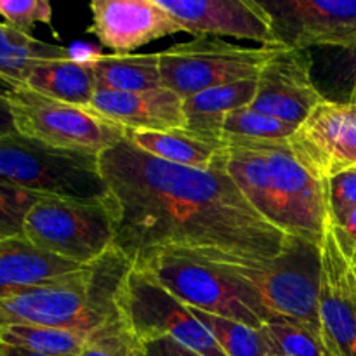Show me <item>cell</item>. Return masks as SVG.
I'll return each mask as SVG.
<instances>
[{
    "label": "cell",
    "instance_id": "1",
    "mask_svg": "<svg viewBox=\"0 0 356 356\" xmlns=\"http://www.w3.org/2000/svg\"><path fill=\"white\" fill-rule=\"evenodd\" d=\"M99 170L118 205L113 247L132 264L179 254L252 268L280 256L292 238L249 204L221 162L211 169L176 165L124 138L101 153Z\"/></svg>",
    "mask_w": 356,
    "mask_h": 356
},
{
    "label": "cell",
    "instance_id": "2",
    "mask_svg": "<svg viewBox=\"0 0 356 356\" xmlns=\"http://www.w3.org/2000/svg\"><path fill=\"white\" fill-rule=\"evenodd\" d=\"M221 165L249 204L280 232L322 245L330 225L327 181L289 141L226 139Z\"/></svg>",
    "mask_w": 356,
    "mask_h": 356
},
{
    "label": "cell",
    "instance_id": "3",
    "mask_svg": "<svg viewBox=\"0 0 356 356\" xmlns=\"http://www.w3.org/2000/svg\"><path fill=\"white\" fill-rule=\"evenodd\" d=\"M132 266L113 247L82 270L0 301V329L37 325L92 334L118 322L122 285Z\"/></svg>",
    "mask_w": 356,
    "mask_h": 356
},
{
    "label": "cell",
    "instance_id": "4",
    "mask_svg": "<svg viewBox=\"0 0 356 356\" xmlns=\"http://www.w3.org/2000/svg\"><path fill=\"white\" fill-rule=\"evenodd\" d=\"M190 308L261 329L271 315L256 289L228 264L179 254H153L134 263Z\"/></svg>",
    "mask_w": 356,
    "mask_h": 356
},
{
    "label": "cell",
    "instance_id": "5",
    "mask_svg": "<svg viewBox=\"0 0 356 356\" xmlns=\"http://www.w3.org/2000/svg\"><path fill=\"white\" fill-rule=\"evenodd\" d=\"M118 205L106 198L42 197L28 212L24 238L37 249L80 266L99 261L113 249Z\"/></svg>",
    "mask_w": 356,
    "mask_h": 356
},
{
    "label": "cell",
    "instance_id": "6",
    "mask_svg": "<svg viewBox=\"0 0 356 356\" xmlns=\"http://www.w3.org/2000/svg\"><path fill=\"white\" fill-rule=\"evenodd\" d=\"M0 183L42 197L106 198L99 156L51 148L17 132L0 138Z\"/></svg>",
    "mask_w": 356,
    "mask_h": 356
},
{
    "label": "cell",
    "instance_id": "7",
    "mask_svg": "<svg viewBox=\"0 0 356 356\" xmlns=\"http://www.w3.org/2000/svg\"><path fill=\"white\" fill-rule=\"evenodd\" d=\"M16 132L63 152L99 156L125 138V129L99 117L89 106H75L42 96L26 86L7 89Z\"/></svg>",
    "mask_w": 356,
    "mask_h": 356
},
{
    "label": "cell",
    "instance_id": "8",
    "mask_svg": "<svg viewBox=\"0 0 356 356\" xmlns=\"http://www.w3.org/2000/svg\"><path fill=\"white\" fill-rule=\"evenodd\" d=\"M228 266L256 289L271 318L294 320L322 336V245L292 236L280 256L259 266Z\"/></svg>",
    "mask_w": 356,
    "mask_h": 356
},
{
    "label": "cell",
    "instance_id": "9",
    "mask_svg": "<svg viewBox=\"0 0 356 356\" xmlns=\"http://www.w3.org/2000/svg\"><path fill=\"white\" fill-rule=\"evenodd\" d=\"M280 47H245L218 37L174 44L159 52L162 87L186 99L211 87L256 79Z\"/></svg>",
    "mask_w": 356,
    "mask_h": 356
},
{
    "label": "cell",
    "instance_id": "10",
    "mask_svg": "<svg viewBox=\"0 0 356 356\" xmlns=\"http://www.w3.org/2000/svg\"><path fill=\"white\" fill-rule=\"evenodd\" d=\"M120 313L141 343L172 337L202 356H226L190 306L136 266H132L122 285Z\"/></svg>",
    "mask_w": 356,
    "mask_h": 356
},
{
    "label": "cell",
    "instance_id": "11",
    "mask_svg": "<svg viewBox=\"0 0 356 356\" xmlns=\"http://www.w3.org/2000/svg\"><path fill=\"white\" fill-rule=\"evenodd\" d=\"M275 42L289 49L356 44V0H259Z\"/></svg>",
    "mask_w": 356,
    "mask_h": 356
},
{
    "label": "cell",
    "instance_id": "12",
    "mask_svg": "<svg viewBox=\"0 0 356 356\" xmlns=\"http://www.w3.org/2000/svg\"><path fill=\"white\" fill-rule=\"evenodd\" d=\"M312 70V51L280 47L257 76V92L250 108L296 127L302 125L325 101Z\"/></svg>",
    "mask_w": 356,
    "mask_h": 356
},
{
    "label": "cell",
    "instance_id": "13",
    "mask_svg": "<svg viewBox=\"0 0 356 356\" xmlns=\"http://www.w3.org/2000/svg\"><path fill=\"white\" fill-rule=\"evenodd\" d=\"M309 170L329 181L356 169V104L323 101L289 139Z\"/></svg>",
    "mask_w": 356,
    "mask_h": 356
},
{
    "label": "cell",
    "instance_id": "14",
    "mask_svg": "<svg viewBox=\"0 0 356 356\" xmlns=\"http://www.w3.org/2000/svg\"><path fill=\"white\" fill-rule=\"evenodd\" d=\"M184 33L198 37H235L278 45L271 21L259 0H156Z\"/></svg>",
    "mask_w": 356,
    "mask_h": 356
},
{
    "label": "cell",
    "instance_id": "15",
    "mask_svg": "<svg viewBox=\"0 0 356 356\" xmlns=\"http://www.w3.org/2000/svg\"><path fill=\"white\" fill-rule=\"evenodd\" d=\"M89 9L92 23L87 31L115 54H132L143 45L183 31L156 0H96Z\"/></svg>",
    "mask_w": 356,
    "mask_h": 356
},
{
    "label": "cell",
    "instance_id": "16",
    "mask_svg": "<svg viewBox=\"0 0 356 356\" xmlns=\"http://www.w3.org/2000/svg\"><path fill=\"white\" fill-rule=\"evenodd\" d=\"M183 101L165 87L143 92L97 90L89 108L125 131H170L186 127Z\"/></svg>",
    "mask_w": 356,
    "mask_h": 356
},
{
    "label": "cell",
    "instance_id": "17",
    "mask_svg": "<svg viewBox=\"0 0 356 356\" xmlns=\"http://www.w3.org/2000/svg\"><path fill=\"white\" fill-rule=\"evenodd\" d=\"M83 266L37 249L24 236L0 242V301L54 282Z\"/></svg>",
    "mask_w": 356,
    "mask_h": 356
},
{
    "label": "cell",
    "instance_id": "18",
    "mask_svg": "<svg viewBox=\"0 0 356 356\" xmlns=\"http://www.w3.org/2000/svg\"><path fill=\"white\" fill-rule=\"evenodd\" d=\"M125 138L148 155L193 169H211L218 165L228 145L222 136L202 134L188 127L170 131H125Z\"/></svg>",
    "mask_w": 356,
    "mask_h": 356
},
{
    "label": "cell",
    "instance_id": "19",
    "mask_svg": "<svg viewBox=\"0 0 356 356\" xmlns=\"http://www.w3.org/2000/svg\"><path fill=\"white\" fill-rule=\"evenodd\" d=\"M24 86L42 96L75 106H89L97 92L96 75L89 59L76 61L66 58L40 61L33 66Z\"/></svg>",
    "mask_w": 356,
    "mask_h": 356
},
{
    "label": "cell",
    "instance_id": "20",
    "mask_svg": "<svg viewBox=\"0 0 356 356\" xmlns=\"http://www.w3.org/2000/svg\"><path fill=\"white\" fill-rule=\"evenodd\" d=\"M257 92L256 79L216 86L183 101L186 127L202 134L222 136V124L232 111L252 104Z\"/></svg>",
    "mask_w": 356,
    "mask_h": 356
},
{
    "label": "cell",
    "instance_id": "21",
    "mask_svg": "<svg viewBox=\"0 0 356 356\" xmlns=\"http://www.w3.org/2000/svg\"><path fill=\"white\" fill-rule=\"evenodd\" d=\"M97 90L143 92L162 87L159 52L152 54H97L89 59Z\"/></svg>",
    "mask_w": 356,
    "mask_h": 356
},
{
    "label": "cell",
    "instance_id": "22",
    "mask_svg": "<svg viewBox=\"0 0 356 356\" xmlns=\"http://www.w3.org/2000/svg\"><path fill=\"white\" fill-rule=\"evenodd\" d=\"M72 58L70 49L47 44L31 35L0 23V79L13 86H24L35 65L47 59Z\"/></svg>",
    "mask_w": 356,
    "mask_h": 356
},
{
    "label": "cell",
    "instance_id": "23",
    "mask_svg": "<svg viewBox=\"0 0 356 356\" xmlns=\"http://www.w3.org/2000/svg\"><path fill=\"white\" fill-rule=\"evenodd\" d=\"M313 80L325 101L348 103L356 92V44L312 49Z\"/></svg>",
    "mask_w": 356,
    "mask_h": 356
},
{
    "label": "cell",
    "instance_id": "24",
    "mask_svg": "<svg viewBox=\"0 0 356 356\" xmlns=\"http://www.w3.org/2000/svg\"><path fill=\"white\" fill-rule=\"evenodd\" d=\"M90 334L75 329L37 325H7L0 329L6 346L24 348L47 356H80Z\"/></svg>",
    "mask_w": 356,
    "mask_h": 356
},
{
    "label": "cell",
    "instance_id": "25",
    "mask_svg": "<svg viewBox=\"0 0 356 356\" xmlns=\"http://www.w3.org/2000/svg\"><path fill=\"white\" fill-rule=\"evenodd\" d=\"M198 322L211 332L226 356H270V344L263 329H254L242 322L211 315L191 308Z\"/></svg>",
    "mask_w": 356,
    "mask_h": 356
},
{
    "label": "cell",
    "instance_id": "26",
    "mask_svg": "<svg viewBox=\"0 0 356 356\" xmlns=\"http://www.w3.org/2000/svg\"><path fill=\"white\" fill-rule=\"evenodd\" d=\"M261 329L270 344V356H330L322 336L294 320L271 318Z\"/></svg>",
    "mask_w": 356,
    "mask_h": 356
},
{
    "label": "cell",
    "instance_id": "27",
    "mask_svg": "<svg viewBox=\"0 0 356 356\" xmlns=\"http://www.w3.org/2000/svg\"><path fill=\"white\" fill-rule=\"evenodd\" d=\"M298 127L250 106L232 111L222 124V138L243 141H289Z\"/></svg>",
    "mask_w": 356,
    "mask_h": 356
},
{
    "label": "cell",
    "instance_id": "28",
    "mask_svg": "<svg viewBox=\"0 0 356 356\" xmlns=\"http://www.w3.org/2000/svg\"><path fill=\"white\" fill-rule=\"evenodd\" d=\"M42 195L13 184L0 183V242L14 236H24V221L28 212Z\"/></svg>",
    "mask_w": 356,
    "mask_h": 356
},
{
    "label": "cell",
    "instance_id": "29",
    "mask_svg": "<svg viewBox=\"0 0 356 356\" xmlns=\"http://www.w3.org/2000/svg\"><path fill=\"white\" fill-rule=\"evenodd\" d=\"M80 356H143V344L120 318L90 334Z\"/></svg>",
    "mask_w": 356,
    "mask_h": 356
},
{
    "label": "cell",
    "instance_id": "30",
    "mask_svg": "<svg viewBox=\"0 0 356 356\" xmlns=\"http://www.w3.org/2000/svg\"><path fill=\"white\" fill-rule=\"evenodd\" d=\"M0 16L16 30L31 35L35 24H52V6L47 0H0Z\"/></svg>",
    "mask_w": 356,
    "mask_h": 356
},
{
    "label": "cell",
    "instance_id": "31",
    "mask_svg": "<svg viewBox=\"0 0 356 356\" xmlns=\"http://www.w3.org/2000/svg\"><path fill=\"white\" fill-rule=\"evenodd\" d=\"M330 222L343 221L356 207V169H348L327 181Z\"/></svg>",
    "mask_w": 356,
    "mask_h": 356
},
{
    "label": "cell",
    "instance_id": "32",
    "mask_svg": "<svg viewBox=\"0 0 356 356\" xmlns=\"http://www.w3.org/2000/svg\"><path fill=\"white\" fill-rule=\"evenodd\" d=\"M330 228H332L337 243L343 249V252L353 259L356 256V207L343 221L336 222V225L330 222Z\"/></svg>",
    "mask_w": 356,
    "mask_h": 356
},
{
    "label": "cell",
    "instance_id": "33",
    "mask_svg": "<svg viewBox=\"0 0 356 356\" xmlns=\"http://www.w3.org/2000/svg\"><path fill=\"white\" fill-rule=\"evenodd\" d=\"M141 344L143 356H202L177 343L172 337H159V339H149Z\"/></svg>",
    "mask_w": 356,
    "mask_h": 356
},
{
    "label": "cell",
    "instance_id": "34",
    "mask_svg": "<svg viewBox=\"0 0 356 356\" xmlns=\"http://www.w3.org/2000/svg\"><path fill=\"white\" fill-rule=\"evenodd\" d=\"M13 83L0 79V138H6V136H10L16 132L13 110H10L9 99H7V89Z\"/></svg>",
    "mask_w": 356,
    "mask_h": 356
},
{
    "label": "cell",
    "instance_id": "35",
    "mask_svg": "<svg viewBox=\"0 0 356 356\" xmlns=\"http://www.w3.org/2000/svg\"><path fill=\"white\" fill-rule=\"evenodd\" d=\"M3 356H47V355H40V353H35V351L24 350V348H14V346H6V344H3Z\"/></svg>",
    "mask_w": 356,
    "mask_h": 356
},
{
    "label": "cell",
    "instance_id": "36",
    "mask_svg": "<svg viewBox=\"0 0 356 356\" xmlns=\"http://www.w3.org/2000/svg\"><path fill=\"white\" fill-rule=\"evenodd\" d=\"M348 103H353V104H356V92L353 94V96L350 97V99H348Z\"/></svg>",
    "mask_w": 356,
    "mask_h": 356
},
{
    "label": "cell",
    "instance_id": "37",
    "mask_svg": "<svg viewBox=\"0 0 356 356\" xmlns=\"http://www.w3.org/2000/svg\"><path fill=\"white\" fill-rule=\"evenodd\" d=\"M0 356H3V343L0 341Z\"/></svg>",
    "mask_w": 356,
    "mask_h": 356
},
{
    "label": "cell",
    "instance_id": "38",
    "mask_svg": "<svg viewBox=\"0 0 356 356\" xmlns=\"http://www.w3.org/2000/svg\"><path fill=\"white\" fill-rule=\"evenodd\" d=\"M353 261H355V264H356V256H355V257H353Z\"/></svg>",
    "mask_w": 356,
    "mask_h": 356
}]
</instances>
